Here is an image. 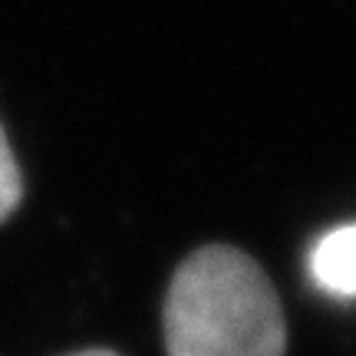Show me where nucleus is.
I'll use <instances>...</instances> for the list:
<instances>
[{"mask_svg": "<svg viewBox=\"0 0 356 356\" xmlns=\"http://www.w3.org/2000/svg\"><path fill=\"white\" fill-rule=\"evenodd\" d=\"M20 198H24V178H20L17 159L10 152V142L0 129V221H7L17 211Z\"/></svg>", "mask_w": 356, "mask_h": 356, "instance_id": "7ed1b4c3", "label": "nucleus"}, {"mask_svg": "<svg viewBox=\"0 0 356 356\" xmlns=\"http://www.w3.org/2000/svg\"><path fill=\"white\" fill-rule=\"evenodd\" d=\"M310 277L333 297H356V221L327 231L310 251Z\"/></svg>", "mask_w": 356, "mask_h": 356, "instance_id": "f03ea898", "label": "nucleus"}, {"mask_svg": "<svg viewBox=\"0 0 356 356\" xmlns=\"http://www.w3.org/2000/svg\"><path fill=\"white\" fill-rule=\"evenodd\" d=\"M168 356H284L280 300L257 261L208 244L181 261L165 297Z\"/></svg>", "mask_w": 356, "mask_h": 356, "instance_id": "f257e3e1", "label": "nucleus"}, {"mask_svg": "<svg viewBox=\"0 0 356 356\" xmlns=\"http://www.w3.org/2000/svg\"><path fill=\"white\" fill-rule=\"evenodd\" d=\"M70 356H115L113 350H79V353H70Z\"/></svg>", "mask_w": 356, "mask_h": 356, "instance_id": "20e7f679", "label": "nucleus"}]
</instances>
